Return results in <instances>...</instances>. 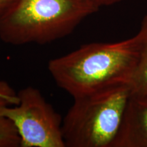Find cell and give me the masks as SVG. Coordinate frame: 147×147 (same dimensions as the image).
I'll return each mask as SVG.
<instances>
[{"mask_svg":"<svg viewBox=\"0 0 147 147\" xmlns=\"http://www.w3.org/2000/svg\"><path fill=\"white\" fill-rule=\"evenodd\" d=\"M113 147H147V95H132Z\"/></svg>","mask_w":147,"mask_h":147,"instance_id":"obj_5","label":"cell"},{"mask_svg":"<svg viewBox=\"0 0 147 147\" xmlns=\"http://www.w3.org/2000/svg\"><path fill=\"white\" fill-rule=\"evenodd\" d=\"M20 138L15 126L0 114V147H20Z\"/></svg>","mask_w":147,"mask_h":147,"instance_id":"obj_7","label":"cell"},{"mask_svg":"<svg viewBox=\"0 0 147 147\" xmlns=\"http://www.w3.org/2000/svg\"><path fill=\"white\" fill-rule=\"evenodd\" d=\"M138 34L140 38L137 63L129 85L132 95H147V14L143 18Z\"/></svg>","mask_w":147,"mask_h":147,"instance_id":"obj_6","label":"cell"},{"mask_svg":"<svg viewBox=\"0 0 147 147\" xmlns=\"http://www.w3.org/2000/svg\"><path fill=\"white\" fill-rule=\"evenodd\" d=\"M97 4L102 6H108V5H112L116 3H118L123 0H94Z\"/></svg>","mask_w":147,"mask_h":147,"instance_id":"obj_10","label":"cell"},{"mask_svg":"<svg viewBox=\"0 0 147 147\" xmlns=\"http://www.w3.org/2000/svg\"><path fill=\"white\" fill-rule=\"evenodd\" d=\"M18 103L17 93L8 82L0 80V108L16 105Z\"/></svg>","mask_w":147,"mask_h":147,"instance_id":"obj_8","label":"cell"},{"mask_svg":"<svg viewBox=\"0 0 147 147\" xmlns=\"http://www.w3.org/2000/svg\"><path fill=\"white\" fill-rule=\"evenodd\" d=\"M16 105L0 108V114L12 121L20 138V147H65L59 114L34 87L17 93Z\"/></svg>","mask_w":147,"mask_h":147,"instance_id":"obj_4","label":"cell"},{"mask_svg":"<svg viewBox=\"0 0 147 147\" xmlns=\"http://www.w3.org/2000/svg\"><path fill=\"white\" fill-rule=\"evenodd\" d=\"M140 38L93 42L53 59L48 69L56 84L74 97L129 83L136 65Z\"/></svg>","mask_w":147,"mask_h":147,"instance_id":"obj_1","label":"cell"},{"mask_svg":"<svg viewBox=\"0 0 147 147\" xmlns=\"http://www.w3.org/2000/svg\"><path fill=\"white\" fill-rule=\"evenodd\" d=\"M131 95L123 83L74 97L62 122L65 147H113Z\"/></svg>","mask_w":147,"mask_h":147,"instance_id":"obj_3","label":"cell"},{"mask_svg":"<svg viewBox=\"0 0 147 147\" xmlns=\"http://www.w3.org/2000/svg\"><path fill=\"white\" fill-rule=\"evenodd\" d=\"M16 0H0V18L6 13Z\"/></svg>","mask_w":147,"mask_h":147,"instance_id":"obj_9","label":"cell"},{"mask_svg":"<svg viewBox=\"0 0 147 147\" xmlns=\"http://www.w3.org/2000/svg\"><path fill=\"white\" fill-rule=\"evenodd\" d=\"M100 8L94 0H16L0 18V39L15 46L51 43Z\"/></svg>","mask_w":147,"mask_h":147,"instance_id":"obj_2","label":"cell"}]
</instances>
